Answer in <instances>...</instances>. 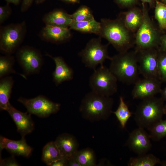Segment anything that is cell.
Here are the masks:
<instances>
[{"mask_svg": "<svg viewBox=\"0 0 166 166\" xmlns=\"http://www.w3.org/2000/svg\"><path fill=\"white\" fill-rule=\"evenodd\" d=\"M99 36L106 39L119 53L128 51L135 45V33L129 30L119 18H102Z\"/></svg>", "mask_w": 166, "mask_h": 166, "instance_id": "6da1fadb", "label": "cell"}, {"mask_svg": "<svg viewBox=\"0 0 166 166\" xmlns=\"http://www.w3.org/2000/svg\"><path fill=\"white\" fill-rule=\"evenodd\" d=\"M110 60L109 69L118 81L130 85L139 79L137 53L135 50L119 53Z\"/></svg>", "mask_w": 166, "mask_h": 166, "instance_id": "7a4b0ae2", "label": "cell"}, {"mask_svg": "<svg viewBox=\"0 0 166 166\" xmlns=\"http://www.w3.org/2000/svg\"><path fill=\"white\" fill-rule=\"evenodd\" d=\"M113 99L92 91L82 100L79 110L83 117L92 121L106 120L113 113Z\"/></svg>", "mask_w": 166, "mask_h": 166, "instance_id": "3957f363", "label": "cell"}, {"mask_svg": "<svg viewBox=\"0 0 166 166\" xmlns=\"http://www.w3.org/2000/svg\"><path fill=\"white\" fill-rule=\"evenodd\" d=\"M164 100L153 96L142 99L137 106L134 120L138 127L149 130L162 119L164 114Z\"/></svg>", "mask_w": 166, "mask_h": 166, "instance_id": "277c9868", "label": "cell"}, {"mask_svg": "<svg viewBox=\"0 0 166 166\" xmlns=\"http://www.w3.org/2000/svg\"><path fill=\"white\" fill-rule=\"evenodd\" d=\"M143 18L140 26L135 33V50L137 52L159 45L161 35L151 19L145 3H142Z\"/></svg>", "mask_w": 166, "mask_h": 166, "instance_id": "5b68a950", "label": "cell"}, {"mask_svg": "<svg viewBox=\"0 0 166 166\" xmlns=\"http://www.w3.org/2000/svg\"><path fill=\"white\" fill-rule=\"evenodd\" d=\"M117 81L109 69L102 65L93 70L89 84L92 91L110 97L117 91Z\"/></svg>", "mask_w": 166, "mask_h": 166, "instance_id": "8992f818", "label": "cell"}, {"mask_svg": "<svg viewBox=\"0 0 166 166\" xmlns=\"http://www.w3.org/2000/svg\"><path fill=\"white\" fill-rule=\"evenodd\" d=\"M101 41L100 37L91 39L78 54L85 66L93 70L111 57L108 53L109 44L103 45Z\"/></svg>", "mask_w": 166, "mask_h": 166, "instance_id": "52a82bcc", "label": "cell"}, {"mask_svg": "<svg viewBox=\"0 0 166 166\" xmlns=\"http://www.w3.org/2000/svg\"><path fill=\"white\" fill-rule=\"evenodd\" d=\"M18 101L25 107L29 113L41 117L57 113L61 106L59 103L54 102L42 95L30 99L20 97Z\"/></svg>", "mask_w": 166, "mask_h": 166, "instance_id": "ba28073f", "label": "cell"}, {"mask_svg": "<svg viewBox=\"0 0 166 166\" xmlns=\"http://www.w3.org/2000/svg\"><path fill=\"white\" fill-rule=\"evenodd\" d=\"M17 59L25 75L38 73L43 64L41 54L29 47L21 48L17 53Z\"/></svg>", "mask_w": 166, "mask_h": 166, "instance_id": "9c48e42d", "label": "cell"}, {"mask_svg": "<svg viewBox=\"0 0 166 166\" xmlns=\"http://www.w3.org/2000/svg\"><path fill=\"white\" fill-rule=\"evenodd\" d=\"M137 52L140 73L144 78L159 80L158 70V49L153 48Z\"/></svg>", "mask_w": 166, "mask_h": 166, "instance_id": "30bf717a", "label": "cell"}, {"mask_svg": "<svg viewBox=\"0 0 166 166\" xmlns=\"http://www.w3.org/2000/svg\"><path fill=\"white\" fill-rule=\"evenodd\" d=\"M24 31V23L11 25L3 28L0 36V49L10 54L14 51L22 40Z\"/></svg>", "mask_w": 166, "mask_h": 166, "instance_id": "8fae6325", "label": "cell"}, {"mask_svg": "<svg viewBox=\"0 0 166 166\" xmlns=\"http://www.w3.org/2000/svg\"><path fill=\"white\" fill-rule=\"evenodd\" d=\"M144 129L138 127L132 131L126 143L129 149L138 155L147 153L152 147L150 135Z\"/></svg>", "mask_w": 166, "mask_h": 166, "instance_id": "7c38bea8", "label": "cell"}, {"mask_svg": "<svg viewBox=\"0 0 166 166\" xmlns=\"http://www.w3.org/2000/svg\"><path fill=\"white\" fill-rule=\"evenodd\" d=\"M161 82L155 78L139 79L135 84L132 94L133 99H143L160 93Z\"/></svg>", "mask_w": 166, "mask_h": 166, "instance_id": "4fadbf2b", "label": "cell"}, {"mask_svg": "<svg viewBox=\"0 0 166 166\" xmlns=\"http://www.w3.org/2000/svg\"><path fill=\"white\" fill-rule=\"evenodd\" d=\"M7 111L13 119L17 127L18 131L22 138L31 132L34 129V125L30 113L21 112L16 109L10 104Z\"/></svg>", "mask_w": 166, "mask_h": 166, "instance_id": "5bb4252c", "label": "cell"}, {"mask_svg": "<svg viewBox=\"0 0 166 166\" xmlns=\"http://www.w3.org/2000/svg\"><path fill=\"white\" fill-rule=\"evenodd\" d=\"M46 55L52 59L55 64V69L52 73V77L53 81L56 85L73 79L74 72L73 69L61 57H53L48 54Z\"/></svg>", "mask_w": 166, "mask_h": 166, "instance_id": "9a60e30c", "label": "cell"}, {"mask_svg": "<svg viewBox=\"0 0 166 166\" xmlns=\"http://www.w3.org/2000/svg\"><path fill=\"white\" fill-rule=\"evenodd\" d=\"M0 151L6 149L11 153L26 157L29 156L32 152V148L26 143L24 138L19 140H14L1 136Z\"/></svg>", "mask_w": 166, "mask_h": 166, "instance_id": "2e32d148", "label": "cell"}, {"mask_svg": "<svg viewBox=\"0 0 166 166\" xmlns=\"http://www.w3.org/2000/svg\"><path fill=\"white\" fill-rule=\"evenodd\" d=\"M118 18L122 21L129 30L135 33L142 22L143 12L142 9L134 6L126 11L121 13Z\"/></svg>", "mask_w": 166, "mask_h": 166, "instance_id": "e0dca14e", "label": "cell"}, {"mask_svg": "<svg viewBox=\"0 0 166 166\" xmlns=\"http://www.w3.org/2000/svg\"><path fill=\"white\" fill-rule=\"evenodd\" d=\"M55 142L63 157L69 158L77 151L79 144L73 136L63 133L59 136Z\"/></svg>", "mask_w": 166, "mask_h": 166, "instance_id": "ac0fdd59", "label": "cell"}, {"mask_svg": "<svg viewBox=\"0 0 166 166\" xmlns=\"http://www.w3.org/2000/svg\"><path fill=\"white\" fill-rule=\"evenodd\" d=\"M69 27L46 25L42 35L45 39L54 42H61L69 39L71 36Z\"/></svg>", "mask_w": 166, "mask_h": 166, "instance_id": "d6986e66", "label": "cell"}, {"mask_svg": "<svg viewBox=\"0 0 166 166\" xmlns=\"http://www.w3.org/2000/svg\"><path fill=\"white\" fill-rule=\"evenodd\" d=\"M43 21L46 25L69 27L72 22L70 15L61 10H56L47 14Z\"/></svg>", "mask_w": 166, "mask_h": 166, "instance_id": "ffe728a7", "label": "cell"}, {"mask_svg": "<svg viewBox=\"0 0 166 166\" xmlns=\"http://www.w3.org/2000/svg\"><path fill=\"white\" fill-rule=\"evenodd\" d=\"M13 77L7 76L0 78V108L1 110L6 111L10 104L9 100L14 85Z\"/></svg>", "mask_w": 166, "mask_h": 166, "instance_id": "44dd1931", "label": "cell"}, {"mask_svg": "<svg viewBox=\"0 0 166 166\" xmlns=\"http://www.w3.org/2000/svg\"><path fill=\"white\" fill-rule=\"evenodd\" d=\"M69 28L83 33H93L99 35L101 28V22L94 18L79 22L72 21Z\"/></svg>", "mask_w": 166, "mask_h": 166, "instance_id": "7402d4cb", "label": "cell"}, {"mask_svg": "<svg viewBox=\"0 0 166 166\" xmlns=\"http://www.w3.org/2000/svg\"><path fill=\"white\" fill-rule=\"evenodd\" d=\"M63 157L55 141L50 142L44 147L42 160L47 165L50 166L52 163Z\"/></svg>", "mask_w": 166, "mask_h": 166, "instance_id": "603a6c76", "label": "cell"}, {"mask_svg": "<svg viewBox=\"0 0 166 166\" xmlns=\"http://www.w3.org/2000/svg\"><path fill=\"white\" fill-rule=\"evenodd\" d=\"M73 156L80 166H94L96 165L95 153L90 148L78 150Z\"/></svg>", "mask_w": 166, "mask_h": 166, "instance_id": "cb8c5ba5", "label": "cell"}, {"mask_svg": "<svg viewBox=\"0 0 166 166\" xmlns=\"http://www.w3.org/2000/svg\"><path fill=\"white\" fill-rule=\"evenodd\" d=\"M160 159L152 154L147 153L130 158L128 164L129 166H154L160 164Z\"/></svg>", "mask_w": 166, "mask_h": 166, "instance_id": "d4e9b609", "label": "cell"}, {"mask_svg": "<svg viewBox=\"0 0 166 166\" xmlns=\"http://www.w3.org/2000/svg\"><path fill=\"white\" fill-rule=\"evenodd\" d=\"M15 60L14 57L10 56H1L0 57V78L8 76L11 73L19 74L26 79L25 74L17 73L13 68Z\"/></svg>", "mask_w": 166, "mask_h": 166, "instance_id": "484cf974", "label": "cell"}, {"mask_svg": "<svg viewBox=\"0 0 166 166\" xmlns=\"http://www.w3.org/2000/svg\"><path fill=\"white\" fill-rule=\"evenodd\" d=\"M113 113L119 122L121 127L124 128L128 121L132 116V113L130 111L122 97H120L119 104L117 109Z\"/></svg>", "mask_w": 166, "mask_h": 166, "instance_id": "4316f807", "label": "cell"}, {"mask_svg": "<svg viewBox=\"0 0 166 166\" xmlns=\"http://www.w3.org/2000/svg\"><path fill=\"white\" fill-rule=\"evenodd\" d=\"M155 17L160 30H166V5L155 0Z\"/></svg>", "mask_w": 166, "mask_h": 166, "instance_id": "83f0119b", "label": "cell"}, {"mask_svg": "<svg viewBox=\"0 0 166 166\" xmlns=\"http://www.w3.org/2000/svg\"><path fill=\"white\" fill-rule=\"evenodd\" d=\"M148 131L151 139L154 141H159L166 136V120L159 121Z\"/></svg>", "mask_w": 166, "mask_h": 166, "instance_id": "f1b7e54d", "label": "cell"}, {"mask_svg": "<svg viewBox=\"0 0 166 166\" xmlns=\"http://www.w3.org/2000/svg\"><path fill=\"white\" fill-rule=\"evenodd\" d=\"M70 15L73 21L79 22L89 20L94 18L90 9L86 6H82Z\"/></svg>", "mask_w": 166, "mask_h": 166, "instance_id": "f546056e", "label": "cell"}, {"mask_svg": "<svg viewBox=\"0 0 166 166\" xmlns=\"http://www.w3.org/2000/svg\"><path fill=\"white\" fill-rule=\"evenodd\" d=\"M158 70L159 80L161 81L166 82V52L158 49Z\"/></svg>", "mask_w": 166, "mask_h": 166, "instance_id": "4dcf8cb0", "label": "cell"}, {"mask_svg": "<svg viewBox=\"0 0 166 166\" xmlns=\"http://www.w3.org/2000/svg\"><path fill=\"white\" fill-rule=\"evenodd\" d=\"M118 6L122 8H131L135 6L138 0H114Z\"/></svg>", "mask_w": 166, "mask_h": 166, "instance_id": "1f68e13d", "label": "cell"}, {"mask_svg": "<svg viewBox=\"0 0 166 166\" xmlns=\"http://www.w3.org/2000/svg\"><path fill=\"white\" fill-rule=\"evenodd\" d=\"M11 10L8 5L0 7V22H3L10 14Z\"/></svg>", "mask_w": 166, "mask_h": 166, "instance_id": "d6a6232c", "label": "cell"}, {"mask_svg": "<svg viewBox=\"0 0 166 166\" xmlns=\"http://www.w3.org/2000/svg\"><path fill=\"white\" fill-rule=\"evenodd\" d=\"M0 165V166H18L20 165L13 156L4 159H1Z\"/></svg>", "mask_w": 166, "mask_h": 166, "instance_id": "836d02e7", "label": "cell"}, {"mask_svg": "<svg viewBox=\"0 0 166 166\" xmlns=\"http://www.w3.org/2000/svg\"><path fill=\"white\" fill-rule=\"evenodd\" d=\"M159 45V50L166 52V34L161 35Z\"/></svg>", "mask_w": 166, "mask_h": 166, "instance_id": "e575fe53", "label": "cell"}, {"mask_svg": "<svg viewBox=\"0 0 166 166\" xmlns=\"http://www.w3.org/2000/svg\"><path fill=\"white\" fill-rule=\"evenodd\" d=\"M68 158L63 157L52 163L50 166H67Z\"/></svg>", "mask_w": 166, "mask_h": 166, "instance_id": "d590c367", "label": "cell"}, {"mask_svg": "<svg viewBox=\"0 0 166 166\" xmlns=\"http://www.w3.org/2000/svg\"><path fill=\"white\" fill-rule=\"evenodd\" d=\"M67 166H80L79 163L73 156L68 159Z\"/></svg>", "mask_w": 166, "mask_h": 166, "instance_id": "8d00e7d4", "label": "cell"}, {"mask_svg": "<svg viewBox=\"0 0 166 166\" xmlns=\"http://www.w3.org/2000/svg\"><path fill=\"white\" fill-rule=\"evenodd\" d=\"M33 0H23L22 6V10H26L30 6Z\"/></svg>", "mask_w": 166, "mask_h": 166, "instance_id": "74e56055", "label": "cell"}, {"mask_svg": "<svg viewBox=\"0 0 166 166\" xmlns=\"http://www.w3.org/2000/svg\"><path fill=\"white\" fill-rule=\"evenodd\" d=\"M142 3H148L151 8L155 7V0H140Z\"/></svg>", "mask_w": 166, "mask_h": 166, "instance_id": "f35d334b", "label": "cell"}, {"mask_svg": "<svg viewBox=\"0 0 166 166\" xmlns=\"http://www.w3.org/2000/svg\"><path fill=\"white\" fill-rule=\"evenodd\" d=\"M161 95V98L164 100L166 101V86L162 90H161L160 93Z\"/></svg>", "mask_w": 166, "mask_h": 166, "instance_id": "ab89813d", "label": "cell"}, {"mask_svg": "<svg viewBox=\"0 0 166 166\" xmlns=\"http://www.w3.org/2000/svg\"><path fill=\"white\" fill-rule=\"evenodd\" d=\"M63 1L72 3H79L80 0H61Z\"/></svg>", "mask_w": 166, "mask_h": 166, "instance_id": "60d3db41", "label": "cell"}, {"mask_svg": "<svg viewBox=\"0 0 166 166\" xmlns=\"http://www.w3.org/2000/svg\"><path fill=\"white\" fill-rule=\"evenodd\" d=\"M8 2L11 3L15 5L18 4L20 0H5Z\"/></svg>", "mask_w": 166, "mask_h": 166, "instance_id": "b9f144b4", "label": "cell"}, {"mask_svg": "<svg viewBox=\"0 0 166 166\" xmlns=\"http://www.w3.org/2000/svg\"><path fill=\"white\" fill-rule=\"evenodd\" d=\"M159 164L162 166H166V160L161 161Z\"/></svg>", "mask_w": 166, "mask_h": 166, "instance_id": "7bdbcfd3", "label": "cell"}, {"mask_svg": "<svg viewBox=\"0 0 166 166\" xmlns=\"http://www.w3.org/2000/svg\"><path fill=\"white\" fill-rule=\"evenodd\" d=\"M45 0H36V3L38 4L42 2Z\"/></svg>", "mask_w": 166, "mask_h": 166, "instance_id": "ee69618b", "label": "cell"}, {"mask_svg": "<svg viewBox=\"0 0 166 166\" xmlns=\"http://www.w3.org/2000/svg\"><path fill=\"white\" fill-rule=\"evenodd\" d=\"M164 114H165L166 115V104L164 105Z\"/></svg>", "mask_w": 166, "mask_h": 166, "instance_id": "f6af8a7d", "label": "cell"}, {"mask_svg": "<svg viewBox=\"0 0 166 166\" xmlns=\"http://www.w3.org/2000/svg\"><path fill=\"white\" fill-rule=\"evenodd\" d=\"M165 4L166 5V0H164L162 2H161Z\"/></svg>", "mask_w": 166, "mask_h": 166, "instance_id": "bcb514c9", "label": "cell"}, {"mask_svg": "<svg viewBox=\"0 0 166 166\" xmlns=\"http://www.w3.org/2000/svg\"><path fill=\"white\" fill-rule=\"evenodd\" d=\"M163 0H161V2H162Z\"/></svg>", "mask_w": 166, "mask_h": 166, "instance_id": "7dc6e473", "label": "cell"}]
</instances>
